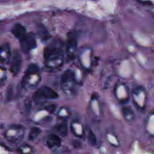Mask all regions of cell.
Masks as SVG:
<instances>
[{"mask_svg":"<svg viewBox=\"0 0 154 154\" xmlns=\"http://www.w3.org/2000/svg\"><path fill=\"white\" fill-rule=\"evenodd\" d=\"M58 97L57 93L48 86H42L39 88L33 95V100L39 102L42 99H55Z\"/></svg>","mask_w":154,"mask_h":154,"instance_id":"1","label":"cell"},{"mask_svg":"<svg viewBox=\"0 0 154 154\" xmlns=\"http://www.w3.org/2000/svg\"><path fill=\"white\" fill-rule=\"evenodd\" d=\"M61 53L60 44L57 42L52 43L47 46L44 51V58L47 61H53L57 59Z\"/></svg>","mask_w":154,"mask_h":154,"instance_id":"2","label":"cell"},{"mask_svg":"<svg viewBox=\"0 0 154 154\" xmlns=\"http://www.w3.org/2000/svg\"><path fill=\"white\" fill-rule=\"evenodd\" d=\"M20 42L21 49L25 53L30 52L35 48L37 45L35 36L32 32L26 34V35L20 40Z\"/></svg>","mask_w":154,"mask_h":154,"instance_id":"3","label":"cell"},{"mask_svg":"<svg viewBox=\"0 0 154 154\" xmlns=\"http://www.w3.org/2000/svg\"><path fill=\"white\" fill-rule=\"evenodd\" d=\"M22 64V58L20 53L18 51H15L13 52L11 58L10 70L14 75H16L19 73Z\"/></svg>","mask_w":154,"mask_h":154,"instance_id":"4","label":"cell"},{"mask_svg":"<svg viewBox=\"0 0 154 154\" xmlns=\"http://www.w3.org/2000/svg\"><path fill=\"white\" fill-rule=\"evenodd\" d=\"M13 34L19 40H21L26 34L25 28L20 23L15 24L11 29Z\"/></svg>","mask_w":154,"mask_h":154,"instance_id":"5","label":"cell"},{"mask_svg":"<svg viewBox=\"0 0 154 154\" xmlns=\"http://www.w3.org/2000/svg\"><path fill=\"white\" fill-rule=\"evenodd\" d=\"M46 143L49 148L59 146L61 144V139L57 135L51 134L48 136Z\"/></svg>","mask_w":154,"mask_h":154,"instance_id":"6","label":"cell"},{"mask_svg":"<svg viewBox=\"0 0 154 154\" xmlns=\"http://www.w3.org/2000/svg\"><path fill=\"white\" fill-rule=\"evenodd\" d=\"M37 32L40 39L42 41H46L48 38L49 32L43 25H38L37 28Z\"/></svg>","mask_w":154,"mask_h":154,"instance_id":"7","label":"cell"},{"mask_svg":"<svg viewBox=\"0 0 154 154\" xmlns=\"http://www.w3.org/2000/svg\"><path fill=\"white\" fill-rule=\"evenodd\" d=\"M73 77H74L73 72L71 70H67L62 74L61 77V82L62 84L69 82L72 79H73Z\"/></svg>","mask_w":154,"mask_h":154,"instance_id":"8","label":"cell"},{"mask_svg":"<svg viewBox=\"0 0 154 154\" xmlns=\"http://www.w3.org/2000/svg\"><path fill=\"white\" fill-rule=\"evenodd\" d=\"M41 130L38 127H32L31 128L29 134H28V139L31 141L35 140L40 134Z\"/></svg>","mask_w":154,"mask_h":154,"instance_id":"9","label":"cell"},{"mask_svg":"<svg viewBox=\"0 0 154 154\" xmlns=\"http://www.w3.org/2000/svg\"><path fill=\"white\" fill-rule=\"evenodd\" d=\"M38 71V67L36 64H30L27 69V73L28 74H34L37 73Z\"/></svg>","mask_w":154,"mask_h":154,"instance_id":"10","label":"cell"},{"mask_svg":"<svg viewBox=\"0 0 154 154\" xmlns=\"http://www.w3.org/2000/svg\"><path fill=\"white\" fill-rule=\"evenodd\" d=\"M55 129L62 135H64L66 134V132H67L66 126L65 125H64L63 124H60V125H57L56 127H55Z\"/></svg>","mask_w":154,"mask_h":154,"instance_id":"11","label":"cell"},{"mask_svg":"<svg viewBox=\"0 0 154 154\" xmlns=\"http://www.w3.org/2000/svg\"><path fill=\"white\" fill-rule=\"evenodd\" d=\"M88 141L91 145H95L96 143V138L94 134L90 131L88 133Z\"/></svg>","mask_w":154,"mask_h":154,"instance_id":"12","label":"cell"}]
</instances>
